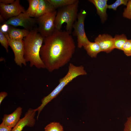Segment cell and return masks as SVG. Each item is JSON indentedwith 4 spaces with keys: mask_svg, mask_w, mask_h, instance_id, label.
Here are the masks:
<instances>
[{
    "mask_svg": "<svg viewBox=\"0 0 131 131\" xmlns=\"http://www.w3.org/2000/svg\"><path fill=\"white\" fill-rule=\"evenodd\" d=\"M40 55L46 68L52 72L64 66L70 60L75 48L71 33L66 31L55 29L44 38Z\"/></svg>",
    "mask_w": 131,
    "mask_h": 131,
    "instance_id": "6da1fadb",
    "label": "cell"
},
{
    "mask_svg": "<svg viewBox=\"0 0 131 131\" xmlns=\"http://www.w3.org/2000/svg\"><path fill=\"white\" fill-rule=\"evenodd\" d=\"M44 37L38 32L37 28L30 31L28 34L23 39L24 57L26 62H29L31 67L45 68L44 64L40 55V49Z\"/></svg>",
    "mask_w": 131,
    "mask_h": 131,
    "instance_id": "7a4b0ae2",
    "label": "cell"
},
{
    "mask_svg": "<svg viewBox=\"0 0 131 131\" xmlns=\"http://www.w3.org/2000/svg\"><path fill=\"white\" fill-rule=\"evenodd\" d=\"M87 73L82 65L76 66L70 63L68 66V72L63 77L60 79L58 85L48 95L44 97L41 100L40 105L35 109L38 111L37 116L39 114L44 107L53 99L55 98L63 90L64 88L74 78L80 75H85Z\"/></svg>",
    "mask_w": 131,
    "mask_h": 131,
    "instance_id": "3957f363",
    "label": "cell"
},
{
    "mask_svg": "<svg viewBox=\"0 0 131 131\" xmlns=\"http://www.w3.org/2000/svg\"><path fill=\"white\" fill-rule=\"evenodd\" d=\"M79 1L74 3L60 8L57 12L55 17V29L61 30L62 25L66 23V31L71 33L74 24L77 18Z\"/></svg>",
    "mask_w": 131,
    "mask_h": 131,
    "instance_id": "277c9868",
    "label": "cell"
},
{
    "mask_svg": "<svg viewBox=\"0 0 131 131\" xmlns=\"http://www.w3.org/2000/svg\"><path fill=\"white\" fill-rule=\"evenodd\" d=\"M57 12L55 10L36 18L38 31L44 38L50 35L55 29V21Z\"/></svg>",
    "mask_w": 131,
    "mask_h": 131,
    "instance_id": "5b68a950",
    "label": "cell"
},
{
    "mask_svg": "<svg viewBox=\"0 0 131 131\" xmlns=\"http://www.w3.org/2000/svg\"><path fill=\"white\" fill-rule=\"evenodd\" d=\"M86 14L85 11L82 9L78 14L77 20L75 22L73 26L74 34L77 38V46L80 48L89 41L86 35L84 27V22Z\"/></svg>",
    "mask_w": 131,
    "mask_h": 131,
    "instance_id": "8992f818",
    "label": "cell"
},
{
    "mask_svg": "<svg viewBox=\"0 0 131 131\" xmlns=\"http://www.w3.org/2000/svg\"><path fill=\"white\" fill-rule=\"evenodd\" d=\"M8 39L9 45L14 54V60L16 64L20 67L27 65L24 57V47L23 40H14L10 39L8 34H4Z\"/></svg>",
    "mask_w": 131,
    "mask_h": 131,
    "instance_id": "52a82bcc",
    "label": "cell"
},
{
    "mask_svg": "<svg viewBox=\"0 0 131 131\" xmlns=\"http://www.w3.org/2000/svg\"><path fill=\"white\" fill-rule=\"evenodd\" d=\"M25 11L20 5L19 0H15L13 3L9 4L0 3V15L6 20L17 16Z\"/></svg>",
    "mask_w": 131,
    "mask_h": 131,
    "instance_id": "ba28073f",
    "label": "cell"
},
{
    "mask_svg": "<svg viewBox=\"0 0 131 131\" xmlns=\"http://www.w3.org/2000/svg\"><path fill=\"white\" fill-rule=\"evenodd\" d=\"M37 22V19L29 17L24 12L11 18L4 23L14 27L21 26L29 31Z\"/></svg>",
    "mask_w": 131,
    "mask_h": 131,
    "instance_id": "9c48e42d",
    "label": "cell"
},
{
    "mask_svg": "<svg viewBox=\"0 0 131 131\" xmlns=\"http://www.w3.org/2000/svg\"><path fill=\"white\" fill-rule=\"evenodd\" d=\"M99 45L101 51L110 53L114 49V38L107 34L99 35L94 40Z\"/></svg>",
    "mask_w": 131,
    "mask_h": 131,
    "instance_id": "30bf717a",
    "label": "cell"
},
{
    "mask_svg": "<svg viewBox=\"0 0 131 131\" xmlns=\"http://www.w3.org/2000/svg\"><path fill=\"white\" fill-rule=\"evenodd\" d=\"M22 111V108L21 106L18 107L11 114L4 115L2 119V122L6 125L13 128L20 119V118Z\"/></svg>",
    "mask_w": 131,
    "mask_h": 131,
    "instance_id": "8fae6325",
    "label": "cell"
},
{
    "mask_svg": "<svg viewBox=\"0 0 131 131\" xmlns=\"http://www.w3.org/2000/svg\"><path fill=\"white\" fill-rule=\"evenodd\" d=\"M107 0H89L95 6L97 13L99 16L102 23L104 22L107 18V15L106 11L108 5Z\"/></svg>",
    "mask_w": 131,
    "mask_h": 131,
    "instance_id": "7c38bea8",
    "label": "cell"
},
{
    "mask_svg": "<svg viewBox=\"0 0 131 131\" xmlns=\"http://www.w3.org/2000/svg\"><path fill=\"white\" fill-rule=\"evenodd\" d=\"M30 31L20 29L10 25L8 34L9 38L14 40H23L29 34Z\"/></svg>",
    "mask_w": 131,
    "mask_h": 131,
    "instance_id": "4fadbf2b",
    "label": "cell"
},
{
    "mask_svg": "<svg viewBox=\"0 0 131 131\" xmlns=\"http://www.w3.org/2000/svg\"><path fill=\"white\" fill-rule=\"evenodd\" d=\"M56 10L47 0H39L35 18H37L48 13Z\"/></svg>",
    "mask_w": 131,
    "mask_h": 131,
    "instance_id": "5bb4252c",
    "label": "cell"
},
{
    "mask_svg": "<svg viewBox=\"0 0 131 131\" xmlns=\"http://www.w3.org/2000/svg\"><path fill=\"white\" fill-rule=\"evenodd\" d=\"M87 54L92 58L96 57L98 53L101 52L98 44L89 41L83 46Z\"/></svg>",
    "mask_w": 131,
    "mask_h": 131,
    "instance_id": "9a60e30c",
    "label": "cell"
},
{
    "mask_svg": "<svg viewBox=\"0 0 131 131\" xmlns=\"http://www.w3.org/2000/svg\"><path fill=\"white\" fill-rule=\"evenodd\" d=\"M28 1L29 4V7L24 13L29 17H34L38 7L39 0H28Z\"/></svg>",
    "mask_w": 131,
    "mask_h": 131,
    "instance_id": "2e32d148",
    "label": "cell"
},
{
    "mask_svg": "<svg viewBox=\"0 0 131 131\" xmlns=\"http://www.w3.org/2000/svg\"><path fill=\"white\" fill-rule=\"evenodd\" d=\"M127 40L126 35L124 34L116 35L114 38V49L122 50L123 46Z\"/></svg>",
    "mask_w": 131,
    "mask_h": 131,
    "instance_id": "e0dca14e",
    "label": "cell"
},
{
    "mask_svg": "<svg viewBox=\"0 0 131 131\" xmlns=\"http://www.w3.org/2000/svg\"><path fill=\"white\" fill-rule=\"evenodd\" d=\"M56 9L73 4L77 0H47Z\"/></svg>",
    "mask_w": 131,
    "mask_h": 131,
    "instance_id": "ac0fdd59",
    "label": "cell"
},
{
    "mask_svg": "<svg viewBox=\"0 0 131 131\" xmlns=\"http://www.w3.org/2000/svg\"><path fill=\"white\" fill-rule=\"evenodd\" d=\"M45 131H64L63 126L60 123L52 122L46 125L44 128Z\"/></svg>",
    "mask_w": 131,
    "mask_h": 131,
    "instance_id": "d6986e66",
    "label": "cell"
},
{
    "mask_svg": "<svg viewBox=\"0 0 131 131\" xmlns=\"http://www.w3.org/2000/svg\"><path fill=\"white\" fill-rule=\"evenodd\" d=\"M122 50L126 56H131V40H127L123 46Z\"/></svg>",
    "mask_w": 131,
    "mask_h": 131,
    "instance_id": "ffe728a7",
    "label": "cell"
},
{
    "mask_svg": "<svg viewBox=\"0 0 131 131\" xmlns=\"http://www.w3.org/2000/svg\"><path fill=\"white\" fill-rule=\"evenodd\" d=\"M128 1V0H117L113 4L108 5L107 8L115 11L116 10L117 8L120 5H123L126 6Z\"/></svg>",
    "mask_w": 131,
    "mask_h": 131,
    "instance_id": "44dd1931",
    "label": "cell"
},
{
    "mask_svg": "<svg viewBox=\"0 0 131 131\" xmlns=\"http://www.w3.org/2000/svg\"><path fill=\"white\" fill-rule=\"evenodd\" d=\"M0 43L5 49L6 52H8V48L9 45L8 40L5 35L1 31H0Z\"/></svg>",
    "mask_w": 131,
    "mask_h": 131,
    "instance_id": "7402d4cb",
    "label": "cell"
},
{
    "mask_svg": "<svg viewBox=\"0 0 131 131\" xmlns=\"http://www.w3.org/2000/svg\"><path fill=\"white\" fill-rule=\"evenodd\" d=\"M126 7L124 9L123 13V16L131 20V0H128Z\"/></svg>",
    "mask_w": 131,
    "mask_h": 131,
    "instance_id": "603a6c76",
    "label": "cell"
},
{
    "mask_svg": "<svg viewBox=\"0 0 131 131\" xmlns=\"http://www.w3.org/2000/svg\"><path fill=\"white\" fill-rule=\"evenodd\" d=\"M10 25L4 22L0 25V31L4 34H8Z\"/></svg>",
    "mask_w": 131,
    "mask_h": 131,
    "instance_id": "cb8c5ba5",
    "label": "cell"
},
{
    "mask_svg": "<svg viewBox=\"0 0 131 131\" xmlns=\"http://www.w3.org/2000/svg\"><path fill=\"white\" fill-rule=\"evenodd\" d=\"M123 131H131V115L127 118L124 124Z\"/></svg>",
    "mask_w": 131,
    "mask_h": 131,
    "instance_id": "d4e9b609",
    "label": "cell"
},
{
    "mask_svg": "<svg viewBox=\"0 0 131 131\" xmlns=\"http://www.w3.org/2000/svg\"><path fill=\"white\" fill-rule=\"evenodd\" d=\"M12 129L2 122L0 124V131H11Z\"/></svg>",
    "mask_w": 131,
    "mask_h": 131,
    "instance_id": "484cf974",
    "label": "cell"
},
{
    "mask_svg": "<svg viewBox=\"0 0 131 131\" xmlns=\"http://www.w3.org/2000/svg\"><path fill=\"white\" fill-rule=\"evenodd\" d=\"M7 95L8 93L6 92H1L0 93V105L3 99Z\"/></svg>",
    "mask_w": 131,
    "mask_h": 131,
    "instance_id": "4316f807",
    "label": "cell"
},
{
    "mask_svg": "<svg viewBox=\"0 0 131 131\" xmlns=\"http://www.w3.org/2000/svg\"><path fill=\"white\" fill-rule=\"evenodd\" d=\"M15 1L14 0H0V3L5 4H9L13 3Z\"/></svg>",
    "mask_w": 131,
    "mask_h": 131,
    "instance_id": "83f0119b",
    "label": "cell"
},
{
    "mask_svg": "<svg viewBox=\"0 0 131 131\" xmlns=\"http://www.w3.org/2000/svg\"><path fill=\"white\" fill-rule=\"evenodd\" d=\"M130 74H131V72H130Z\"/></svg>",
    "mask_w": 131,
    "mask_h": 131,
    "instance_id": "f1b7e54d",
    "label": "cell"
}]
</instances>
